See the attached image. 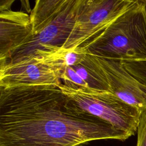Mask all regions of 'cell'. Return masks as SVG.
<instances>
[{"label": "cell", "mask_w": 146, "mask_h": 146, "mask_svg": "<svg viewBox=\"0 0 146 146\" xmlns=\"http://www.w3.org/2000/svg\"><path fill=\"white\" fill-rule=\"evenodd\" d=\"M125 68L140 82L146 84V63L121 62Z\"/></svg>", "instance_id": "13"}, {"label": "cell", "mask_w": 146, "mask_h": 146, "mask_svg": "<svg viewBox=\"0 0 146 146\" xmlns=\"http://www.w3.org/2000/svg\"><path fill=\"white\" fill-rule=\"evenodd\" d=\"M129 137L82 110L56 86L0 87V146H82Z\"/></svg>", "instance_id": "1"}, {"label": "cell", "mask_w": 146, "mask_h": 146, "mask_svg": "<svg viewBox=\"0 0 146 146\" xmlns=\"http://www.w3.org/2000/svg\"><path fill=\"white\" fill-rule=\"evenodd\" d=\"M135 2L136 0H81L72 31L60 47L74 49L83 45L104 30Z\"/></svg>", "instance_id": "4"}, {"label": "cell", "mask_w": 146, "mask_h": 146, "mask_svg": "<svg viewBox=\"0 0 146 146\" xmlns=\"http://www.w3.org/2000/svg\"><path fill=\"white\" fill-rule=\"evenodd\" d=\"M59 74L40 62L34 55L13 63L0 66V87L53 85L62 84Z\"/></svg>", "instance_id": "8"}, {"label": "cell", "mask_w": 146, "mask_h": 146, "mask_svg": "<svg viewBox=\"0 0 146 146\" xmlns=\"http://www.w3.org/2000/svg\"><path fill=\"white\" fill-rule=\"evenodd\" d=\"M80 46L94 56L120 62L146 63V1L136 0L128 10Z\"/></svg>", "instance_id": "2"}, {"label": "cell", "mask_w": 146, "mask_h": 146, "mask_svg": "<svg viewBox=\"0 0 146 146\" xmlns=\"http://www.w3.org/2000/svg\"><path fill=\"white\" fill-rule=\"evenodd\" d=\"M137 134L136 146H146V111L143 112L140 115Z\"/></svg>", "instance_id": "14"}, {"label": "cell", "mask_w": 146, "mask_h": 146, "mask_svg": "<svg viewBox=\"0 0 146 146\" xmlns=\"http://www.w3.org/2000/svg\"><path fill=\"white\" fill-rule=\"evenodd\" d=\"M60 78L64 82L70 83L79 88L90 89L84 80L76 73L72 67L67 66L61 72Z\"/></svg>", "instance_id": "12"}, {"label": "cell", "mask_w": 146, "mask_h": 146, "mask_svg": "<svg viewBox=\"0 0 146 146\" xmlns=\"http://www.w3.org/2000/svg\"><path fill=\"white\" fill-rule=\"evenodd\" d=\"M87 54L88 52L82 46L66 49L59 46L43 45L31 55L36 56L40 62L54 69L60 76L66 67L80 63Z\"/></svg>", "instance_id": "9"}, {"label": "cell", "mask_w": 146, "mask_h": 146, "mask_svg": "<svg viewBox=\"0 0 146 146\" xmlns=\"http://www.w3.org/2000/svg\"><path fill=\"white\" fill-rule=\"evenodd\" d=\"M67 0H37L30 17L33 36L38 34L62 10Z\"/></svg>", "instance_id": "10"}, {"label": "cell", "mask_w": 146, "mask_h": 146, "mask_svg": "<svg viewBox=\"0 0 146 146\" xmlns=\"http://www.w3.org/2000/svg\"><path fill=\"white\" fill-rule=\"evenodd\" d=\"M89 55L110 92L141 113L146 111V84L131 74L120 61Z\"/></svg>", "instance_id": "5"}, {"label": "cell", "mask_w": 146, "mask_h": 146, "mask_svg": "<svg viewBox=\"0 0 146 146\" xmlns=\"http://www.w3.org/2000/svg\"><path fill=\"white\" fill-rule=\"evenodd\" d=\"M80 1L67 0L54 19L38 34L33 36L29 42L18 48L6 63L18 62L31 55L43 45L62 47L72 31Z\"/></svg>", "instance_id": "6"}, {"label": "cell", "mask_w": 146, "mask_h": 146, "mask_svg": "<svg viewBox=\"0 0 146 146\" xmlns=\"http://www.w3.org/2000/svg\"><path fill=\"white\" fill-rule=\"evenodd\" d=\"M58 87L86 112L107 122L129 137L137 132L141 112L111 92L79 88L67 82Z\"/></svg>", "instance_id": "3"}, {"label": "cell", "mask_w": 146, "mask_h": 146, "mask_svg": "<svg viewBox=\"0 0 146 146\" xmlns=\"http://www.w3.org/2000/svg\"><path fill=\"white\" fill-rule=\"evenodd\" d=\"M76 73L87 84L89 88L98 91H108V86L104 82L99 74L89 54H87L83 61L72 66Z\"/></svg>", "instance_id": "11"}, {"label": "cell", "mask_w": 146, "mask_h": 146, "mask_svg": "<svg viewBox=\"0 0 146 146\" xmlns=\"http://www.w3.org/2000/svg\"><path fill=\"white\" fill-rule=\"evenodd\" d=\"M13 0L0 2V66L6 63L14 52L33 36L30 17L11 9Z\"/></svg>", "instance_id": "7"}]
</instances>
